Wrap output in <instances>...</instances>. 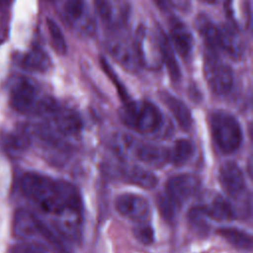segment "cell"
Returning <instances> with one entry per match:
<instances>
[{
  "label": "cell",
  "mask_w": 253,
  "mask_h": 253,
  "mask_svg": "<svg viewBox=\"0 0 253 253\" xmlns=\"http://www.w3.org/2000/svg\"><path fill=\"white\" fill-rule=\"evenodd\" d=\"M20 188L27 199L55 216L53 225L57 234L64 240L79 242L82 238L83 203L73 184L28 172L22 176Z\"/></svg>",
  "instance_id": "cell-1"
},
{
  "label": "cell",
  "mask_w": 253,
  "mask_h": 253,
  "mask_svg": "<svg viewBox=\"0 0 253 253\" xmlns=\"http://www.w3.org/2000/svg\"><path fill=\"white\" fill-rule=\"evenodd\" d=\"M121 120L128 127L143 134L157 132L163 125L161 112L148 101L126 102L121 111Z\"/></svg>",
  "instance_id": "cell-2"
},
{
  "label": "cell",
  "mask_w": 253,
  "mask_h": 253,
  "mask_svg": "<svg viewBox=\"0 0 253 253\" xmlns=\"http://www.w3.org/2000/svg\"><path fill=\"white\" fill-rule=\"evenodd\" d=\"M211 128L216 147L225 154L236 151L242 142L238 121L228 112L218 110L211 117Z\"/></svg>",
  "instance_id": "cell-3"
},
{
  "label": "cell",
  "mask_w": 253,
  "mask_h": 253,
  "mask_svg": "<svg viewBox=\"0 0 253 253\" xmlns=\"http://www.w3.org/2000/svg\"><path fill=\"white\" fill-rule=\"evenodd\" d=\"M13 232L22 239H40L47 247H50L55 240L54 231L27 210H18L15 212Z\"/></svg>",
  "instance_id": "cell-4"
},
{
  "label": "cell",
  "mask_w": 253,
  "mask_h": 253,
  "mask_svg": "<svg viewBox=\"0 0 253 253\" xmlns=\"http://www.w3.org/2000/svg\"><path fill=\"white\" fill-rule=\"evenodd\" d=\"M204 72L209 87L214 94L225 95L230 92L233 85L232 70L214 51L206 55Z\"/></svg>",
  "instance_id": "cell-5"
},
{
  "label": "cell",
  "mask_w": 253,
  "mask_h": 253,
  "mask_svg": "<svg viewBox=\"0 0 253 253\" xmlns=\"http://www.w3.org/2000/svg\"><path fill=\"white\" fill-rule=\"evenodd\" d=\"M133 43L139 64L148 69L160 68L163 61L158 35L141 26L136 31Z\"/></svg>",
  "instance_id": "cell-6"
},
{
  "label": "cell",
  "mask_w": 253,
  "mask_h": 253,
  "mask_svg": "<svg viewBox=\"0 0 253 253\" xmlns=\"http://www.w3.org/2000/svg\"><path fill=\"white\" fill-rule=\"evenodd\" d=\"M42 101L43 99L38 101L37 87L27 78L19 79L11 90V106L19 113H28L33 110L40 112Z\"/></svg>",
  "instance_id": "cell-7"
},
{
  "label": "cell",
  "mask_w": 253,
  "mask_h": 253,
  "mask_svg": "<svg viewBox=\"0 0 253 253\" xmlns=\"http://www.w3.org/2000/svg\"><path fill=\"white\" fill-rule=\"evenodd\" d=\"M115 208L122 216L136 222L145 221L150 212V206L146 198L133 193L119 195L115 201Z\"/></svg>",
  "instance_id": "cell-8"
},
{
  "label": "cell",
  "mask_w": 253,
  "mask_h": 253,
  "mask_svg": "<svg viewBox=\"0 0 253 253\" xmlns=\"http://www.w3.org/2000/svg\"><path fill=\"white\" fill-rule=\"evenodd\" d=\"M201 187L200 179L193 174L184 173L172 176L166 183L165 194L179 207L195 196Z\"/></svg>",
  "instance_id": "cell-9"
},
{
  "label": "cell",
  "mask_w": 253,
  "mask_h": 253,
  "mask_svg": "<svg viewBox=\"0 0 253 253\" xmlns=\"http://www.w3.org/2000/svg\"><path fill=\"white\" fill-rule=\"evenodd\" d=\"M110 54L126 69L134 71L139 65L133 41L122 35H113L107 41Z\"/></svg>",
  "instance_id": "cell-10"
},
{
  "label": "cell",
  "mask_w": 253,
  "mask_h": 253,
  "mask_svg": "<svg viewBox=\"0 0 253 253\" xmlns=\"http://www.w3.org/2000/svg\"><path fill=\"white\" fill-rule=\"evenodd\" d=\"M218 180L223 191L232 199H239L246 190L243 172L233 161H226L219 167Z\"/></svg>",
  "instance_id": "cell-11"
},
{
  "label": "cell",
  "mask_w": 253,
  "mask_h": 253,
  "mask_svg": "<svg viewBox=\"0 0 253 253\" xmlns=\"http://www.w3.org/2000/svg\"><path fill=\"white\" fill-rule=\"evenodd\" d=\"M63 10L68 23L80 33L85 35H92L94 33L95 23L88 12L84 0H66Z\"/></svg>",
  "instance_id": "cell-12"
},
{
  "label": "cell",
  "mask_w": 253,
  "mask_h": 253,
  "mask_svg": "<svg viewBox=\"0 0 253 253\" xmlns=\"http://www.w3.org/2000/svg\"><path fill=\"white\" fill-rule=\"evenodd\" d=\"M217 48L222 49L234 60H238L243 56L244 42L238 29L232 24L218 26Z\"/></svg>",
  "instance_id": "cell-13"
},
{
  "label": "cell",
  "mask_w": 253,
  "mask_h": 253,
  "mask_svg": "<svg viewBox=\"0 0 253 253\" xmlns=\"http://www.w3.org/2000/svg\"><path fill=\"white\" fill-rule=\"evenodd\" d=\"M53 128L61 135H77L82 128V121L77 113L68 109L57 108L51 113Z\"/></svg>",
  "instance_id": "cell-14"
},
{
  "label": "cell",
  "mask_w": 253,
  "mask_h": 253,
  "mask_svg": "<svg viewBox=\"0 0 253 253\" xmlns=\"http://www.w3.org/2000/svg\"><path fill=\"white\" fill-rule=\"evenodd\" d=\"M170 44L172 48L184 58H189L193 50V36L185 24L173 20L170 27Z\"/></svg>",
  "instance_id": "cell-15"
},
{
  "label": "cell",
  "mask_w": 253,
  "mask_h": 253,
  "mask_svg": "<svg viewBox=\"0 0 253 253\" xmlns=\"http://www.w3.org/2000/svg\"><path fill=\"white\" fill-rule=\"evenodd\" d=\"M200 207L207 217L215 221L230 220L234 217V211L229 202L216 193L211 194Z\"/></svg>",
  "instance_id": "cell-16"
},
{
  "label": "cell",
  "mask_w": 253,
  "mask_h": 253,
  "mask_svg": "<svg viewBox=\"0 0 253 253\" xmlns=\"http://www.w3.org/2000/svg\"><path fill=\"white\" fill-rule=\"evenodd\" d=\"M160 98L162 102L167 106L171 114L174 116L175 120L179 124V126L184 129H189L192 126L193 119L190 110L185 105L184 102H182L177 97L173 96L172 94L168 93L167 91L160 92Z\"/></svg>",
  "instance_id": "cell-17"
},
{
  "label": "cell",
  "mask_w": 253,
  "mask_h": 253,
  "mask_svg": "<svg viewBox=\"0 0 253 253\" xmlns=\"http://www.w3.org/2000/svg\"><path fill=\"white\" fill-rule=\"evenodd\" d=\"M135 155L143 163L154 167H161L169 162L168 149L153 144L143 143L138 145L135 148Z\"/></svg>",
  "instance_id": "cell-18"
},
{
  "label": "cell",
  "mask_w": 253,
  "mask_h": 253,
  "mask_svg": "<svg viewBox=\"0 0 253 253\" xmlns=\"http://www.w3.org/2000/svg\"><path fill=\"white\" fill-rule=\"evenodd\" d=\"M124 175L129 183L143 189H154L158 184L157 177L151 171L140 166L132 165L126 167Z\"/></svg>",
  "instance_id": "cell-19"
},
{
  "label": "cell",
  "mask_w": 253,
  "mask_h": 253,
  "mask_svg": "<svg viewBox=\"0 0 253 253\" xmlns=\"http://www.w3.org/2000/svg\"><path fill=\"white\" fill-rule=\"evenodd\" d=\"M217 233L233 247L240 250H251L253 241L248 232L236 227H221Z\"/></svg>",
  "instance_id": "cell-20"
},
{
  "label": "cell",
  "mask_w": 253,
  "mask_h": 253,
  "mask_svg": "<svg viewBox=\"0 0 253 253\" xmlns=\"http://www.w3.org/2000/svg\"><path fill=\"white\" fill-rule=\"evenodd\" d=\"M23 66L31 71L44 72L50 66V60L46 52L40 46L31 48L22 59Z\"/></svg>",
  "instance_id": "cell-21"
},
{
  "label": "cell",
  "mask_w": 253,
  "mask_h": 253,
  "mask_svg": "<svg viewBox=\"0 0 253 253\" xmlns=\"http://www.w3.org/2000/svg\"><path fill=\"white\" fill-rule=\"evenodd\" d=\"M158 38L160 42L162 61L165 63L171 79L173 81H178L180 79L181 72L174 54V49L170 44L169 39L164 35L163 32H160V34H158Z\"/></svg>",
  "instance_id": "cell-22"
},
{
  "label": "cell",
  "mask_w": 253,
  "mask_h": 253,
  "mask_svg": "<svg viewBox=\"0 0 253 253\" xmlns=\"http://www.w3.org/2000/svg\"><path fill=\"white\" fill-rule=\"evenodd\" d=\"M195 25L206 43L211 49H217L218 26L213 24V22L204 14H201L196 18Z\"/></svg>",
  "instance_id": "cell-23"
},
{
  "label": "cell",
  "mask_w": 253,
  "mask_h": 253,
  "mask_svg": "<svg viewBox=\"0 0 253 253\" xmlns=\"http://www.w3.org/2000/svg\"><path fill=\"white\" fill-rule=\"evenodd\" d=\"M195 151L194 144L188 139H178L171 149H168V160L175 166H182L187 163Z\"/></svg>",
  "instance_id": "cell-24"
},
{
  "label": "cell",
  "mask_w": 253,
  "mask_h": 253,
  "mask_svg": "<svg viewBox=\"0 0 253 253\" xmlns=\"http://www.w3.org/2000/svg\"><path fill=\"white\" fill-rule=\"evenodd\" d=\"M157 207L162 217L167 222H174L176 220L179 206L174 203L165 193L157 197Z\"/></svg>",
  "instance_id": "cell-25"
},
{
  "label": "cell",
  "mask_w": 253,
  "mask_h": 253,
  "mask_svg": "<svg viewBox=\"0 0 253 253\" xmlns=\"http://www.w3.org/2000/svg\"><path fill=\"white\" fill-rule=\"evenodd\" d=\"M207 215L200 206L192 208L188 212V221L191 227L198 233L205 235L209 230V225L206 220Z\"/></svg>",
  "instance_id": "cell-26"
},
{
  "label": "cell",
  "mask_w": 253,
  "mask_h": 253,
  "mask_svg": "<svg viewBox=\"0 0 253 253\" xmlns=\"http://www.w3.org/2000/svg\"><path fill=\"white\" fill-rule=\"evenodd\" d=\"M46 26H47V30L49 33L52 47L55 49V51L57 53L64 54L66 52V42H65L64 37H63L62 32L60 31L58 25L50 18H47Z\"/></svg>",
  "instance_id": "cell-27"
},
{
  "label": "cell",
  "mask_w": 253,
  "mask_h": 253,
  "mask_svg": "<svg viewBox=\"0 0 253 253\" xmlns=\"http://www.w3.org/2000/svg\"><path fill=\"white\" fill-rule=\"evenodd\" d=\"M96 12L100 19L108 24L113 25L116 22V10L111 0H94Z\"/></svg>",
  "instance_id": "cell-28"
},
{
  "label": "cell",
  "mask_w": 253,
  "mask_h": 253,
  "mask_svg": "<svg viewBox=\"0 0 253 253\" xmlns=\"http://www.w3.org/2000/svg\"><path fill=\"white\" fill-rule=\"evenodd\" d=\"M132 233L134 237L144 245H149L154 240V230L146 221L137 222L132 229Z\"/></svg>",
  "instance_id": "cell-29"
},
{
  "label": "cell",
  "mask_w": 253,
  "mask_h": 253,
  "mask_svg": "<svg viewBox=\"0 0 253 253\" xmlns=\"http://www.w3.org/2000/svg\"><path fill=\"white\" fill-rule=\"evenodd\" d=\"M101 63H102V66H103L104 70L106 71V73H107V74L110 76V78L115 82V84H116V86H117V88H118V90H119L120 96L123 98V100H125V101L127 100V93L125 91L123 85L120 84V83H118V79L116 78V73L113 71V69L109 66V64L107 63V61H106L104 58L101 59Z\"/></svg>",
  "instance_id": "cell-30"
},
{
  "label": "cell",
  "mask_w": 253,
  "mask_h": 253,
  "mask_svg": "<svg viewBox=\"0 0 253 253\" xmlns=\"http://www.w3.org/2000/svg\"><path fill=\"white\" fill-rule=\"evenodd\" d=\"M156 6L161 9L162 11H168L173 5L172 0H153Z\"/></svg>",
  "instance_id": "cell-31"
},
{
  "label": "cell",
  "mask_w": 253,
  "mask_h": 253,
  "mask_svg": "<svg viewBox=\"0 0 253 253\" xmlns=\"http://www.w3.org/2000/svg\"><path fill=\"white\" fill-rule=\"evenodd\" d=\"M15 253H42V252L34 246H22V247H19L15 251Z\"/></svg>",
  "instance_id": "cell-32"
},
{
  "label": "cell",
  "mask_w": 253,
  "mask_h": 253,
  "mask_svg": "<svg viewBox=\"0 0 253 253\" xmlns=\"http://www.w3.org/2000/svg\"><path fill=\"white\" fill-rule=\"evenodd\" d=\"M203 1H205L207 3H213V2H215V0H203Z\"/></svg>",
  "instance_id": "cell-33"
},
{
  "label": "cell",
  "mask_w": 253,
  "mask_h": 253,
  "mask_svg": "<svg viewBox=\"0 0 253 253\" xmlns=\"http://www.w3.org/2000/svg\"><path fill=\"white\" fill-rule=\"evenodd\" d=\"M4 1H5V2H10L11 0H4Z\"/></svg>",
  "instance_id": "cell-34"
}]
</instances>
